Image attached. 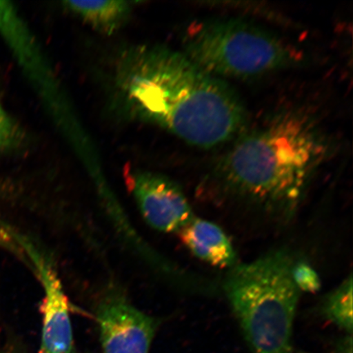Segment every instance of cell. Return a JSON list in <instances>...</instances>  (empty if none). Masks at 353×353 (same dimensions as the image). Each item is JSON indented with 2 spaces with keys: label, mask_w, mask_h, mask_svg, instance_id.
I'll return each instance as SVG.
<instances>
[{
  "label": "cell",
  "mask_w": 353,
  "mask_h": 353,
  "mask_svg": "<svg viewBox=\"0 0 353 353\" xmlns=\"http://www.w3.org/2000/svg\"><path fill=\"white\" fill-rule=\"evenodd\" d=\"M63 6L92 28L112 34L130 19L132 6L127 1H64Z\"/></svg>",
  "instance_id": "obj_10"
},
{
  "label": "cell",
  "mask_w": 353,
  "mask_h": 353,
  "mask_svg": "<svg viewBox=\"0 0 353 353\" xmlns=\"http://www.w3.org/2000/svg\"><path fill=\"white\" fill-rule=\"evenodd\" d=\"M184 54L215 77H251L296 64V48L260 26L230 19H205L190 26Z\"/></svg>",
  "instance_id": "obj_4"
},
{
  "label": "cell",
  "mask_w": 353,
  "mask_h": 353,
  "mask_svg": "<svg viewBox=\"0 0 353 353\" xmlns=\"http://www.w3.org/2000/svg\"><path fill=\"white\" fill-rule=\"evenodd\" d=\"M323 314L338 327L352 334V276L350 275L341 285L325 298L322 306Z\"/></svg>",
  "instance_id": "obj_11"
},
{
  "label": "cell",
  "mask_w": 353,
  "mask_h": 353,
  "mask_svg": "<svg viewBox=\"0 0 353 353\" xmlns=\"http://www.w3.org/2000/svg\"><path fill=\"white\" fill-rule=\"evenodd\" d=\"M6 353H13V352H6Z\"/></svg>",
  "instance_id": "obj_15"
},
{
  "label": "cell",
  "mask_w": 353,
  "mask_h": 353,
  "mask_svg": "<svg viewBox=\"0 0 353 353\" xmlns=\"http://www.w3.org/2000/svg\"><path fill=\"white\" fill-rule=\"evenodd\" d=\"M114 79L137 117L196 147L227 143L244 125L245 110L235 91L169 47L128 48L119 57Z\"/></svg>",
  "instance_id": "obj_1"
},
{
  "label": "cell",
  "mask_w": 353,
  "mask_h": 353,
  "mask_svg": "<svg viewBox=\"0 0 353 353\" xmlns=\"http://www.w3.org/2000/svg\"><path fill=\"white\" fill-rule=\"evenodd\" d=\"M14 236L19 252L32 263L43 289L41 353H72L74 339L69 302L56 269L28 238L16 232Z\"/></svg>",
  "instance_id": "obj_6"
},
{
  "label": "cell",
  "mask_w": 353,
  "mask_h": 353,
  "mask_svg": "<svg viewBox=\"0 0 353 353\" xmlns=\"http://www.w3.org/2000/svg\"><path fill=\"white\" fill-rule=\"evenodd\" d=\"M179 233L190 252L201 261L221 268L231 269L237 265L235 249L217 224L194 218Z\"/></svg>",
  "instance_id": "obj_9"
},
{
  "label": "cell",
  "mask_w": 353,
  "mask_h": 353,
  "mask_svg": "<svg viewBox=\"0 0 353 353\" xmlns=\"http://www.w3.org/2000/svg\"><path fill=\"white\" fill-rule=\"evenodd\" d=\"M294 262L288 251L273 250L236 265L225 277L223 292L254 353H293L299 297Z\"/></svg>",
  "instance_id": "obj_3"
},
{
  "label": "cell",
  "mask_w": 353,
  "mask_h": 353,
  "mask_svg": "<svg viewBox=\"0 0 353 353\" xmlns=\"http://www.w3.org/2000/svg\"><path fill=\"white\" fill-rule=\"evenodd\" d=\"M25 139L24 132L0 101V154L19 150Z\"/></svg>",
  "instance_id": "obj_12"
},
{
  "label": "cell",
  "mask_w": 353,
  "mask_h": 353,
  "mask_svg": "<svg viewBox=\"0 0 353 353\" xmlns=\"http://www.w3.org/2000/svg\"><path fill=\"white\" fill-rule=\"evenodd\" d=\"M326 144L306 114L282 113L241 137L221 159L215 170L219 192L264 219L287 222L326 157Z\"/></svg>",
  "instance_id": "obj_2"
},
{
  "label": "cell",
  "mask_w": 353,
  "mask_h": 353,
  "mask_svg": "<svg viewBox=\"0 0 353 353\" xmlns=\"http://www.w3.org/2000/svg\"><path fill=\"white\" fill-rule=\"evenodd\" d=\"M292 277L299 291L316 293L321 288V279L319 274L307 262H294L292 268Z\"/></svg>",
  "instance_id": "obj_13"
},
{
  "label": "cell",
  "mask_w": 353,
  "mask_h": 353,
  "mask_svg": "<svg viewBox=\"0 0 353 353\" xmlns=\"http://www.w3.org/2000/svg\"><path fill=\"white\" fill-rule=\"evenodd\" d=\"M12 52L74 151L88 165L94 164L98 157L94 145L74 116L33 35L21 39Z\"/></svg>",
  "instance_id": "obj_5"
},
{
  "label": "cell",
  "mask_w": 353,
  "mask_h": 353,
  "mask_svg": "<svg viewBox=\"0 0 353 353\" xmlns=\"http://www.w3.org/2000/svg\"><path fill=\"white\" fill-rule=\"evenodd\" d=\"M132 195L150 227L161 232H179L194 214L183 190L164 175L138 171L131 178Z\"/></svg>",
  "instance_id": "obj_8"
},
{
  "label": "cell",
  "mask_w": 353,
  "mask_h": 353,
  "mask_svg": "<svg viewBox=\"0 0 353 353\" xmlns=\"http://www.w3.org/2000/svg\"><path fill=\"white\" fill-rule=\"evenodd\" d=\"M95 314L103 353H149L159 321L132 305L120 290L105 292Z\"/></svg>",
  "instance_id": "obj_7"
},
{
  "label": "cell",
  "mask_w": 353,
  "mask_h": 353,
  "mask_svg": "<svg viewBox=\"0 0 353 353\" xmlns=\"http://www.w3.org/2000/svg\"><path fill=\"white\" fill-rule=\"evenodd\" d=\"M8 192H10V190H8V184L0 180V198L8 196Z\"/></svg>",
  "instance_id": "obj_14"
}]
</instances>
